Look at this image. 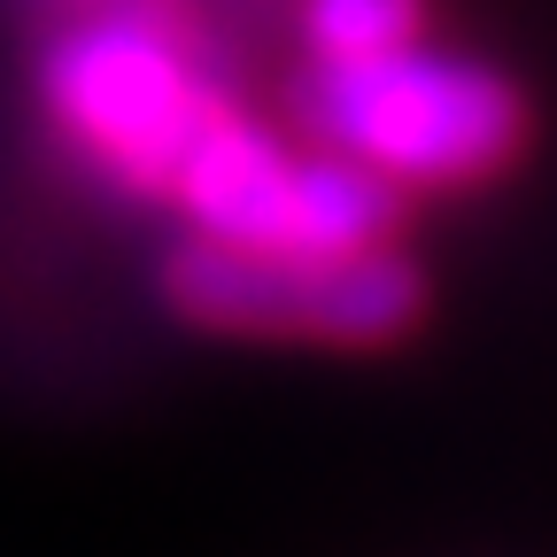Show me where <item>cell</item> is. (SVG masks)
Wrapping results in <instances>:
<instances>
[{
    "mask_svg": "<svg viewBox=\"0 0 557 557\" xmlns=\"http://www.w3.org/2000/svg\"><path fill=\"white\" fill-rule=\"evenodd\" d=\"M39 86L54 124L139 194H171L194 139L233 109L194 47L186 0H109V9L62 16Z\"/></svg>",
    "mask_w": 557,
    "mask_h": 557,
    "instance_id": "obj_1",
    "label": "cell"
},
{
    "mask_svg": "<svg viewBox=\"0 0 557 557\" xmlns=\"http://www.w3.org/2000/svg\"><path fill=\"white\" fill-rule=\"evenodd\" d=\"M295 109L318 148L357 156L380 178H410V186L487 178L527 139V109L511 78H496L487 62H465V54H434L418 39L380 47V54L310 62Z\"/></svg>",
    "mask_w": 557,
    "mask_h": 557,
    "instance_id": "obj_2",
    "label": "cell"
},
{
    "mask_svg": "<svg viewBox=\"0 0 557 557\" xmlns=\"http://www.w3.org/2000/svg\"><path fill=\"white\" fill-rule=\"evenodd\" d=\"M163 302L209 333L372 348L418 325L426 278L387 240L348 256H295V248H233V240L186 233L163 256Z\"/></svg>",
    "mask_w": 557,
    "mask_h": 557,
    "instance_id": "obj_3",
    "label": "cell"
},
{
    "mask_svg": "<svg viewBox=\"0 0 557 557\" xmlns=\"http://www.w3.org/2000/svg\"><path fill=\"white\" fill-rule=\"evenodd\" d=\"M171 201L186 225L233 248H295V256H348L380 248L395 225V194L357 156H310L295 163L271 132H256L240 109H225L194 139V156L171 178Z\"/></svg>",
    "mask_w": 557,
    "mask_h": 557,
    "instance_id": "obj_4",
    "label": "cell"
},
{
    "mask_svg": "<svg viewBox=\"0 0 557 557\" xmlns=\"http://www.w3.org/2000/svg\"><path fill=\"white\" fill-rule=\"evenodd\" d=\"M302 32H310L318 62L380 54V47L418 39V0H302Z\"/></svg>",
    "mask_w": 557,
    "mask_h": 557,
    "instance_id": "obj_5",
    "label": "cell"
},
{
    "mask_svg": "<svg viewBox=\"0 0 557 557\" xmlns=\"http://www.w3.org/2000/svg\"><path fill=\"white\" fill-rule=\"evenodd\" d=\"M24 16H47V24H62V16H86V9H109V0H16Z\"/></svg>",
    "mask_w": 557,
    "mask_h": 557,
    "instance_id": "obj_6",
    "label": "cell"
}]
</instances>
